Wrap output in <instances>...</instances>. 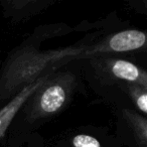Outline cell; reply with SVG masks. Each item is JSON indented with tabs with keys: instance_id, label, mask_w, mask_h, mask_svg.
Returning <instances> with one entry per match:
<instances>
[{
	"instance_id": "8992f818",
	"label": "cell",
	"mask_w": 147,
	"mask_h": 147,
	"mask_svg": "<svg viewBox=\"0 0 147 147\" xmlns=\"http://www.w3.org/2000/svg\"><path fill=\"white\" fill-rule=\"evenodd\" d=\"M73 145L75 147H101V144L95 137L86 134H80L74 137Z\"/></svg>"
},
{
	"instance_id": "ba28073f",
	"label": "cell",
	"mask_w": 147,
	"mask_h": 147,
	"mask_svg": "<svg viewBox=\"0 0 147 147\" xmlns=\"http://www.w3.org/2000/svg\"><path fill=\"white\" fill-rule=\"evenodd\" d=\"M129 119H130V121H132L133 125H134L135 128H137V130L139 128V136L142 138L143 143H145V141H146V128H147L146 120L135 114H130V113H129Z\"/></svg>"
},
{
	"instance_id": "277c9868",
	"label": "cell",
	"mask_w": 147,
	"mask_h": 147,
	"mask_svg": "<svg viewBox=\"0 0 147 147\" xmlns=\"http://www.w3.org/2000/svg\"><path fill=\"white\" fill-rule=\"evenodd\" d=\"M109 67L112 75L116 78L134 83L139 86H142L143 89H146V73L134 63L122 59H116V61H111L109 63Z\"/></svg>"
},
{
	"instance_id": "7a4b0ae2",
	"label": "cell",
	"mask_w": 147,
	"mask_h": 147,
	"mask_svg": "<svg viewBox=\"0 0 147 147\" xmlns=\"http://www.w3.org/2000/svg\"><path fill=\"white\" fill-rule=\"evenodd\" d=\"M146 43V35L140 30H124L112 35L106 42L94 47L88 53H108V51H130L143 47Z\"/></svg>"
},
{
	"instance_id": "3957f363",
	"label": "cell",
	"mask_w": 147,
	"mask_h": 147,
	"mask_svg": "<svg viewBox=\"0 0 147 147\" xmlns=\"http://www.w3.org/2000/svg\"><path fill=\"white\" fill-rule=\"evenodd\" d=\"M45 81V78H42L37 80L36 82L28 84L17 94V96L13 100L10 101V103H8L2 110H0V137L4 134L7 127L10 125L12 119L14 118L15 114L18 112L25 101L32 95L33 92H35L39 87L42 86Z\"/></svg>"
},
{
	"instance_id": "52a82bcc",
	"label": "cell",
	"mask_w": 147,
	"mask_h": 147,
	"mask_svg": "<svg viewBox=\"0 0 147 147\" xmlns=\"http://www.w3.org/2000/svg\"><path fill=\"white\" fill-rule=\"evenodd\" d=\"M132 96L136 103V106L143 113H147V94L145 89H134L132 91Z\"/></svg>"
},
{
	"instance_id": "5b68a950",
	"label": "cell",
	"mask_w": 147,
	"mask_h": 147,
	"mask_svg": "<svg viewBox=\"0 0 147 147\" xmlns=\"http://www.w3.org/2000/svg\"><path fill=\"white\" fill-rule=\"evenodd\" d=\"M67 100V93L61 84H53L41 94L38 108L45 114H53L59 110Z\"/></svg>"
},
{
	"instance_id": "6da1fadb",
	"label": "cell",
	"mask_w": 147,
	"mask_h": 147,
	"mask_svg": "<svg viewBox=\"0 0 147 147\" xmlns=\"http://www.w3.org/2000/svg\"><path fill=\"white\" fill-rule=\"evenodd\" d=\"M80 49H67L63 51H55L47 53H31L19 55L9 65L4 76V89L12 91L25 81L31 82L39 73L49 65L65 57H75L82 53ZM32 83V82H31Z\"/></svg>"
}]
</instances>
